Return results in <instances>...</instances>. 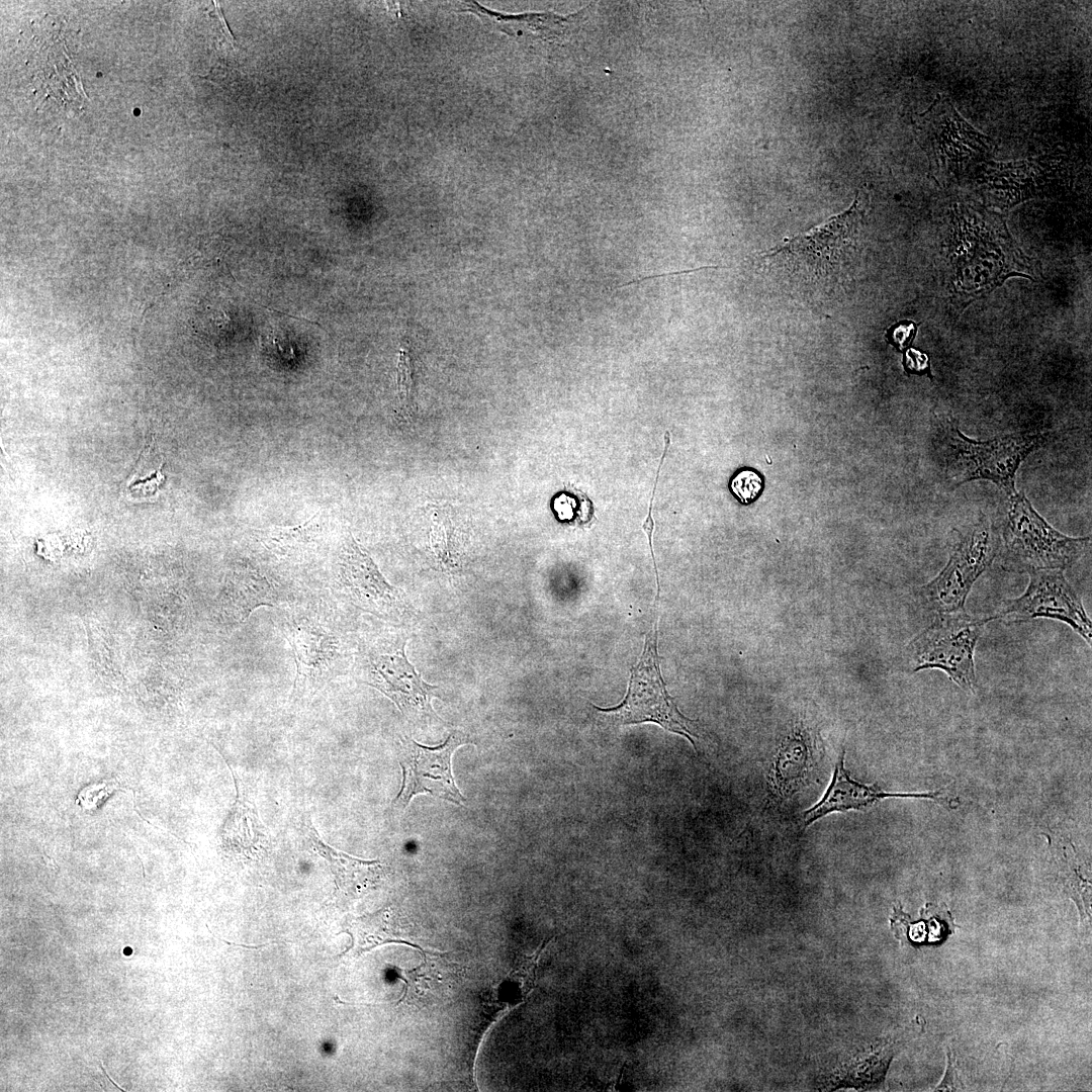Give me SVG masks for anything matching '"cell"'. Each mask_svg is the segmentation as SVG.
Returning <instances> with one entry per match:
<instances>
[{
    "instance_id": "obj_1",
    "label": "cell",
    "mask_w": 1092,
    "mask_h": 1092,
    "mask_svg": "<svg viewBox=\"0 0 1092 1092\" xmlns=\"http://www.w3.org/2000/svg\"><path fill=\"white\" fill-rule=\"evenodd\" d=\"M862 217L861 201L805 235L785 239L763 255L767 265L802 293H829L845 279Z\"/></svg>"
},
{
    "instance_id": "obj_2",
    "label": "cell",
    "mask_w": 1092,
    "mask_h": 1092,
    "mask_svg": "<svg viewBox=\"0 0 1092 1092\" xmlns=\"http://www.w3.org/2000/svg\"><path fill=\"white\" fill-rule=\"evenodd\" d=\"M933 446L948 484L989 480L1014 494L1016 472L1032 452L1049 441L1050 433L1019 432L988 441L965 436L949 418H935Z\"/></svg>"
},
{
    "instance_id": "obj_3",
    "label": "cell",
    "mask_w": 1092,
    "mask_h": 1092,
    "mask_svg": "<svg viewBox=\"0 0 1092 1092\" xmlns=\"http://www.w3.org/2000/svg\"><path fill=\"white\" fill-rule=\"evenodd\" d=\"M993 523L999 540L997 556L1009 572L1064 570L1090 548L1089 537H1069L1050 525L1022 491L1009 495L1005 516Z\"/></svg>"
},
{
    "instance_id": "obj_4",
    "label": "cell",
    "mask_w": 1092,
    "mask_h": 1092,
    "mask_svg": "<svg viewBox=\"0 0 1092 1092\" xmlns=\"http://www.w3.org/2000/svg\"><path fill=\"white\" fill-rule=\"evenodd\" d=\"M992 617H976L966 610L937 614L906 646L904 656L911 672L940 669L966 692L977 687L976 645Z\"/></svg>"
},
{
    "instance_id": "obj_5",
    "label": "cell",
    "mask_w": 1092,
    "mask_h": 1092,
    "mask_svg": "<svg viewBox=\"0 0 1092 1092\" xmlns=\"http://www.w3.org/2000/svg\"><path fill=\"white\" fill-rule=\"evenodd\" d=\"M954 532L948 561L919 589L922 605L935 615L965 610L975 581L991 566L998 553V535L993 521L985 514L980 513L973 524Z\"/></svg>"
},
{
    "instance_id": "obj_6",
    "label": "cell",
    "mask_w": 1092,
    "mask_h": 1092,
    "mask_svg": "<svg viewBox=\"0 0 1092 1092\" xmlns=\"http://www.w3.org/2000/svg\"><path fill=\"white\" fill-rule=\"evenodd\" d=\"M916 141L936 176L948 178L968 170L993 152V141L977 130L944 95L913 120Z\"/></svg>"
},
{
    "instance_id": "obj_7",
    "label": "cell",
    "mask_w": 1092,
    "mask_h": 1092,
    "mask_svg": "<svg viewBox=\"0 0 1092 1092\" xmlns=\"http://www.w3.org/2000/svg\"><path fill=\"white\" fill-rule=\"evenodd\" d=\"M615 724L633 725L644 722L658 724L663 729L684 736L696 748L699 738L695 723L685 717L668 695L659 668L657 654V623L646 635L642 654L631 669L628 692L616 707L600 708Z\"/></svg>"
},
{
    "instance_id": "obj_8",
    "label": "cell",
    "mask_w": 1092,
    "mask_h": 1092,
    "mask_svg": "<svg viewBox=\"0 0 1092 1092\" xmlns=\"http://www.w3.org/2000/svg\"><path fill=\"white\" fill-rule=\"evenodd\" d=\"M1028 574L1029 581L1024 593L1006 600L995 614V620L1006 624L1027 623L1036 618L1059 620L1068 624L1090 645L1091 620L1064 570L1039 569Z\"/></svg>"
},
{
    "instance_id": "obj_9",
    "label": "cell",
    "mask_w": 1092,
    "mask_h": 1092,
    "mask_svg": "<svg viewBox=\"0 0 1092 1092\" xmlns=\"http://www.w3.org/2000/svg\"><path fill=\"white\" fill-rule=\"evenodd\" d=\"M296 665L292 699L314 696L342 671L345 651L337 634L309 616H293L284 624Z\"/></svg>"
},
{
    "instance_id": "obj_10",
    "label": "cell",
    "mask_w": 1092,
    "mask_h": 1092,
    "mask_svg": "<svg viewBox=\"0 0 1092 1092\" xmlns=\"http://www.w3.org/2000/svg\"><path fill=\"white\" fill-rule=\"evenodd\" d=\"M463 743L460 733H451L442 744L434 747L422 745L410 737L401 739L398 760L402 783L392 807L402 811L420 794L463 804L465 798L455 784L451 763L453 752Z\"/></svg>"
},
{
    "instance_id": "obj_11",
    "label": "cell",
    "mask_w": 1092,
    "mask_h": 1092,
    "mask_svg": "<svg viewBox=\"0 0 1092 1092\" xmlns=\"http://www.w3.org/2000/svg\"><path fill=\"white\" fill-rule=\"evenodd\" d=\"M357 673L363 684L390 699L404 716L435 717L431 699L438 687L426 682L407 660L405 642L391 650L364 651L358 659Z\"/></svg>"
},
{
    "instance_id": "obj_12",
    "label": "cell",
    "mask_w": 1092,
    "mask_h": 1092,
    "mask_svg": "<svg viewBox=\"0 0 1092 1092\" xmlns=\"http://www.w3.org/2000/svg\"><path fill=\"white\" fill-rule=\"evenodd\" d=\"M335 589L354 606L385 619L398 620L406 610L404 593L386 580L351 534L341 546Z\"/></svg>"
},
{
    "instance_id": "obj_13",
    "label": "cell",
    "mask_w": 1092,
    "mask_h": 1092,
    "mask_svg": "<svg viewBox=\"0 0 1092 1092\" xmlns=\"http://www.w3.org/2000/svg\"><path fill=\"white\" fill-rule=\"evenodd\" d=\"M845 751H841L834 767L833 777L822 798L803 815L807 827L821 818L837 812L864 810L887 798H924L941 801L940 792L930 793H891L875 786L861 784L850 778L844 764Z\"/></svg>"
},
{
    "instance_id": "obj_14",
    "label": "cell",
    "mask_w": 1092,
    "mask_h": 1092,
    "mask_svg": "<svg viewBox=\"0 0 1092 1092\" xmlns=\"http://www.w3.org/2000/svg\"><path fill=\"white\" fill-rule=\"evenodd\" d=\"M817 764L814 744L799 730L786 737L778 747L767 772L770 799L782 803L810 785Z\"/></svg>"
},
{
    "instance_id": "obj_15",
    "label": "cell",
    "mask_w": 1092,
    "mask_h": 1092,
    "mask_svg": "<svg viewBox=\"0 0 1092 1092\" xmlns=\"http://www.w3.org/2000/svg\"><path fill=\"white\" fill-rule=\"evenodd\" d=\"M301 828L306 844L327 860L337 887L344 894L357 897L378 882L381 875L378 860L354 857L327 844L314 829L309 815L303 819Z\"/></svg>"
},
{
    "instance_id": "obj_16",
    "label": "cell",
    "mask_w": 1092,
    "mask_h": 1092,
    "mask_svg": "<svg viewBox=\"0 0 1092 1092\" xmlns=\"http://www.w3.org/2000/svg\"><path fill=\"white\" fill-rule=\"evenodd\" d=\"M237 797L221 832L222 843L236 853L247 856L262 852L268 845V833L261 822L254 801L246 795L243 782L234 772Z\"/></svg>"
},
{
    "instance_id": "obj_17",
    "label": "cell",
    "mask_w": 1092,
    "mask_h": 1092,
    "mask_svg": "<svg viewBox=\"0 0 1092 1092\" xmlns=\"http://www.w3.org/2000/svg\"><path fill=\"white\" fill-rule=\"evenodd\" d=\"M462 4V11L478 15L481 19L491 23L509 35L516 36L519 33H526L548 41L562 37L575 17L574 15L562 17L553 13L511 15L490 10L476 1L463 2Z\"/></svg>"
},
{
    "instance_id": "obj_18",
    "label": "cell",
    "mask_w": 1092,
    "mask_h": 1092,
    "mask_svg": "<svg viewBox=\"0 0 1092 1092\" xmlns=\"http://www.w3.org/2000/svg\"><path fill=\"white\" fill-rule=\"evenodd\" d=\"M39 53L40 56L34 55L36 61H41L40 65H34L35 70H38L34 73L35 81L41 79L43 89L47 86V91L51 90L56 99H68L72 103L76 100L82 102L84 92L64 43L56 44L53 39V44H44Z\"/></svg>"
},
{
    "instance_id": "obj_19",
    "label": "cell",
    "mask_w": 1092,
    "mask_h": 1092,
    "mask_svg": "<svg viewBox=\"0 0 1092 1092\" xmlns=\"http://www.w3.org/2000/svg\"><path fill=\"white\" fill-rule=\"evenodd\" d=\"M325 530V518L318 512L307 521L294 527H272L257 530L260 543L272 555L282 559L303 557L312 552Z\"/></svg>"
},
{
    "instance_id": "obj_20",
    "label": "cell",
    "mask_w": 1092,
    "mask_h": 1092,
    "mask_svg": "<svg viewBox=\"0 0 1092 1092\" xmlns=\"http://www.w3.org/2000/svg\"><path fill=\"white\" fill-rule=\"evenodd\" d=\"M893 1053L894 1044L886 1040L866 1046L842 1063L832 1079L858 1087L876 1085L884 1079Z\"/></svg>"
},
{
    "instance_id": "obj_21",
    "label": "cell",
    "mask_w": 1092,
    "mask_h": 1092,
    "mask_svg": "<svg viewBox=\"0 0 1092 1092\" xmlns=\"http://www.w3.org/2000/svg\"><path fill=\"white\" fill-rule=\"evenodd\" d=\"M231 582L234 617L238 623L248 620L259 607H273L281 602L280 590L255 568L247 566L237 572Z\"/></svg>"
},
{
    "instance_id": "obj_22",
    "label": "cell",
    "mask_w": 1092,
    "mask_h": 1092,
    "mask_svg": "<svg viewBox=\"0 0 1092 1092\" xmlns=\"http://www.w3.org/2000/svg\"><path fill=\"white\" fill-rule=\"evenodd\" d=\"M345 931L352 938V946L348 949H353L356 954L390 942L412 945L401 937L397 922L388 909L354 919Z\"/></svg>"
},
{
    "instance_id": "obj_23",
    "label": "cell",
    "mask_w": 1092,
    "mask_h": 1092,
    "mask_svg": "<svg viewBox=\"0 0 1092 1092\" xmlns=\"http://www.w3.org/2000/svg\"><path fill=\"white\" fill-rule=\"evenodd\" d=\"M396 370V413L404 421H411L416 414L415 388L412 361L405 349L399 351Z\"/></svg>"
},
{
    "instance_id": "obj_24",
    "label": "cell",
    "mask_w": 1092,
    "mask_h": 1092,
    "mask_svg": "<svg viewBox=\"0 0 1092 1092\" xmlns=\"http://www.w3.org/2000/svg\"><path fill=\"white\" fill-rule=\"evenodd\" d=\"M730 488L735 497L742 504H749L759 495L762 489V479L756 472L743 469L734 475L730 482Z\"/></svg>"
},
{
    "instance_id": "obj_25",
    "label": "cell",
    "mask_w": 1092,
    "mask_h": 1092,
    "mask_svg": "<svg viewBox=\"0 0 1092 1092\" xmlns=\"http://www.w3.org/2000/svg\"><path fill=\"white\" fill-rule=\"evenodd\" d=\"M117 788L118 782L116 780H108L85 787L79 793L76 803L87 811L94 810Z\"/></svg>"
},
{
    "instance_id": "obj_26",
    "label": "cell",
    "mask_w": 1092,
    "mask_h": 1092,
    "mask_svg": "<svg viewBox=\"0 0 1092 1092\" xmlns=\"http://www.w3.org/2000/svg\"><path fill=\"white\" fill-rule=\"evenodd\" d=\"M916 325L912 322H901L894 325L888 332L890 342L899 350L907 348L916 334Z\"/></svg>"
},
{
    "instance_id": "obj_27",
    "label": "cell",
    "mask_w": 1092,
    "mask_h": 1092,
    "mask_svg": "<svg viewBox=\"0 0 1092 1092\" xmlns=\"http://www.w3.org/2000/svg\"><path fill=\"white\" fill-rule=\"evenodd\" d=\"M904 367L910 373L925 374L929 372L928 356L915 349H908L903 359Z\"/></svg>"
},
{
    "instance_id": "obj_28",
    "label": "cell",
    "mask_w": 1092,
    "mask_h": 1092,
    "mask_svg": "<svg viewBox=\"0 0 1092 1092\" xmlns=\"http://www.w3.org/2000/svg\"><path fill=\"white\" fill-rule=\"evenodd\" d=\"M963 1088L960 1082L959 1075L956 1067V1059L951 1051L947 1054V1069L941 1083L936 1087V1091H948L959 1090Z\"/></svg>"
},
{
    "instance_id": "obj_29",
    "label": "cell",
    "mask_w": 1092,
    "mask_h": 1092,
    "mask_svg": "<svg viewBox=\"0 0 1092 1092\" xmlns=\"http://www.w3.org/2000/svg\"><path fill=\"white\" fill-rule=\"evenodd\" d=\"M705 268H717V266H704V267L697 268V269H691V270H684V271H677V272H669V273H661V274L651 275V276L644 277V278H642L640 280H637V281L632 280V281L626 282V283L618 286L617 288H622V287H625L627 285H630V284H633V283H636V282H642V281L647 280V279H652V278H657V277H664V276H669V275L691 273V272L699 271V270H702V269H705Z\"/></svg>"
},
{
    "instance_id": "obj_30",
    "label": "cell",
    "mask_w": 1092,
    "mask_h": 1092,
    "mask_svg": "<svg viewBox=\"0 0 1092 1092\" xmlns=\"http://www.w3.org/2000/svg\"><path fill=\"white\" fill-rule=\"evenodd\" d=\"M101 1070L103 1071L104 1075H105V1076H106V1077H107V1078L109 1079V1081H110V1082H111V1083H112V1084H113V1085H114L115 1087H117V1089H119L120 1091H124V1090H123V1089H122V1088H121L120 1086H118V1085H117V1084H116V1083H115V1082H114V1081H113V1080H112V1079H111V1078H110V1077H109V1076L107 1075V1073H106V1071L104 1070V1068L102 1067V1065H101Z\"/></svg>"
}]
</instances>
